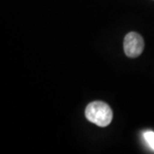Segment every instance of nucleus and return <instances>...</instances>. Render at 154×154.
Instances as JSON below:
<instances>
[{"label": "nucleus", "instance_id": "3", "mask_svg": "<svg viewBox=\"0 0 154 154\" xmlns=\"http://www.w3.org/2000/svg\"><path fill=\"white\" fill-rule=\"evenodd\" d=\"M143 136L148 146L154 151V132L153 131H146L143 133Z\"/></svg>", "mask_w": 154, "mask_h": 154}, {"label": "nucleus", "instance_id": "2", "mask_svg": "<svg viewBox=\"0 0 154 154\" xmlns=\"http://www.w3.org/2000/svg\"><path fill=\"white\" fill-rule=\"evenodd\" d=\"M143 38L135 32H130L127 34L123 41L124 52L129 57H137L144 50Z\"/></svg>", "mask_w": 154, "mask_h": 154}, {"label": "nucleus", "instance_id": "1", "mask_svg": "<svg viewBox=\"0 0 154 154\" xmlns=\"http://www.w3.org/2000/svg\"><path fill=\"white\" fill-rule=\"evenodd\" d=\"M85 115L88 121L99 127L108 126L113 118L110 107L102 101L90 103L85 110Z\"/></svg>", "mask_w": 154, "mask_h": 154}]
</instances>
